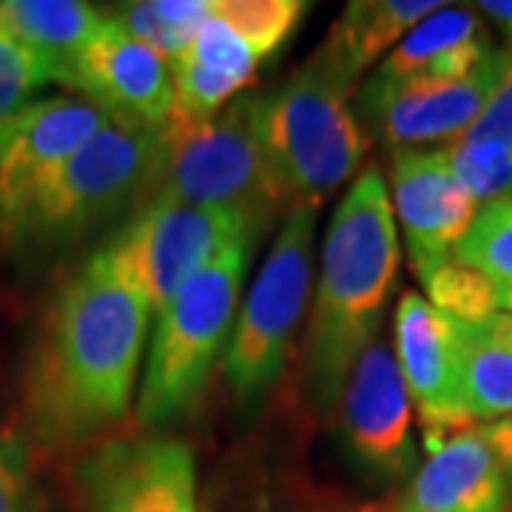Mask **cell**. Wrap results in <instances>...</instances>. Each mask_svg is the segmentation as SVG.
<instances>
[{"label":"cell","mask_w":512,"mask_h":512,"mask_svg":"<svg viewBox=\"0 0 512 512\" xmlns=\"http://www.w3.org/2000/svg\"><path fill=\"white\" fill-rule=\"evenodd\" d=\"M456 180L476 202L512 200V148L493 140H458L450 146Z\"/></svg>","instance_id":"d4e9b609"},{"label":"cell","mask_w":512,"mask_h":512,"mask_svg":"<svg viewBox=\"0 0 512 512\" xmlns=\"http://www.w3.org/2000/svg\"><path fill=\"white\" fill-rule=\"evenodd\" d=\"M493 55V37L478 15L464 6H441L384 57L376 74L387 80L410 74L461 80L478 72Z\"/></svg>","instance_id":"ac0fdd59"},{"label":"cell","mask_w":512,"mask_h":512,"mask_svg":"<svg viewBox=\"0 0 512 512\" xmlns=\"http://www.w3.org/2000/svg\"><path fill=\"white\" fill-rule=\"evenodd\" d=\"M387 512H510V495L481 427L430 450Z\"/></svg>","instance_id":"e0dca14e"},{"label":"cell","mask_w":512,"mask_h":512,"mask_svg":"<svg viewBox=\"0 0 512 512\" xmlns=\"http://www.w3.org/2000/svg\"><path fill=\"white\" fill-rule=\"evenodd\" d=\"M342 441L350 458L376 481H404L419 467L410 433V393L393 345L376 336L350 370L342 393Z\"/></svg>","instance_id":"8fae6325"},{"label":"cell","mask_w":512,"mask_h":512,"mask_svg":"<svg viewBox=\"0 0 512 512\" xmlns=\"http://www.w3.org/2000/svg\"><path fill=\"white\" fill-rule=\"evenodd\" d=\"M453 259L487 276L501 299V311L512 313V200L481 205Z\"/></svg>","instance_id":"603a6c76"},{"label":"cell","mask_w":512,"mask_h":512,"mask_svg":"<svg viewBox=\"0 0 512 512\" xmlns=\"http://www.w3.org/2000/svg\"><path fill=\"white\" fill-rule=\"evenodd\" d=\"M393 208L402 220L410 265L421 282L453 259L476 220L478 202L464 191L447 151H402L390 168Z\"/></svg>","instance_id":"2e32d148"},{"label":"cell","mask_w":512,"mask_h":512,"mask_svg":"<svg viewBox=\"0 0 512 512\" xmlns=\"http://www.w3.org/2000/svg\"><path fill=\"white\" fill-rule=\"evenodd\" d=\"M148 316V296L106 245L57 288L23 376L40 444H83L126 416Z\"/></svg>","instance_id":"6da1fadb"},{"label":"cell","mask_w":512,"mask_h":512,"mask_svg":"<svg viewBox=\"0 0 512 512\" xmlns=\"http://www.w3.org/2000/svg\"><path fill=\"white\" fill-rule=\"evenodd\" d=\"M399 276V231L382 174L365 168L342 197L322 245L305 342V384L316 410L342 399L350 370L379 336Z\"/></svg>","instance_id":"7a4b0ae2"},{"label":"cell","mask_w":512,"mask_h":512,"mask_svg":"<svg viewBox=\"0 0 512 512\" xmlns=\"http://www.w3.org/2000/svg\"><path fill=\"white\" fill-rule=\"evenodd\" d=\"M316 208L296 205L276 234L231 330L222 370L239 404L262 399L279 379L291 339L308 308Z\"/></svg>","instance_id":"52a82bcc"},{"label":"cell","mask_w":512,"mask_h":512,"mask_svg":"<svg viewBox=\"0 0 512 512\" xmlns=\"http://www.w3.org/2000/svg\"><path fill=\"white\" fill-rule=\"evenodd\" d=\"M106 18L80 0H0V32L46 60L63 86Z\"/></svg>","instance_id":"d6986e66"},{"label":"cell","mask_w":512,"mask_h":512,"mask_svg":"<svg viewBox=\"0 0 512 512\" xmlns=\"http://www.w3.org/2000/svg\"><path fill=\"white\" fill-rule=\"evenodd\" d=\"M92 512H197L191 447L168 436H131L97 447L80 467Z\"/></svg>","instance_id":"7c38bea8"},{"label":"cell","mask_w":512,"mask_h":512,"mask_svg":"<svg viewBox=\"0 0 512 512\" xmlns=\"http://www.w3.org/2000/svg\"><path fill=\"white\" fill-rule=\"evenodd\" d=\"M165 163L157 191L205 208L231 211L256 234L288 211L259 140V94H239L205 123L163 128Z\"/></svg>","instance_id":"5b68a950"},{"label":"cell","mask_w":512,"mask_h":512,"mask_svg":"<svg viewBox=\"0 0 512 512\" xmlns=\"http://www.w3.org/2000/svg\"><path fill=\"white\" fill-rule=\"evenodd\" d=\"M254 242L222 248L163 311L148 348L137 419L146 430L177 424L200 404L211 370L231 339Z\"/></svg>","instance_id":"277c9868"},{"label":"cell","mask_w":512,"mask_h":512,"mask_svg":"<svg viewBox=\"0 0 512 512\" xmlns=\"http://www.w3.org/2000/svg\"><path fill=\"white\" fill-rule=\"evenodd\" d=\"M0 512H32L29 453L18 439H0Z\"/></svg>","instance_id":"83f0119b"},{"label":"cell","mask_w":512,"mask_h":512,"mask_svg":"<svg viewBox=\"0 0 512 512\" xmlns=\"http://www.w3.org/2000/svg\"><path fill=\"white\" fill-rule=\"evenodd\" d=\"M256 237L254 228L231 211L191 205L157 191L106 248L143 288L151 311L160 313L222 248Z\"/></svg>","instance_id":"9c48e42d"},{"label":"cell","mask_w":512,"mask_h":512,"mask_svg":"<svg viewBox=\"0 0 512 512\" xmlns=\"http://www.w3.org/2000/svg\"><path fill=\"white\" fill-rule=\"evenodd\" d=\"M356 77L319 46L296 72L259 94V140L288 208H319L359 171L370 137L353 109Z\"/></svg>","instance_id":"3957f363"},{"label":"cell","mask_w":512,"mask_h":512,"mask_svg":"<svg viewBox=\"0 0 512 512\" xmlns=\"http://www.w3.org/2000/svg\"><path fill=\"white\" fill-rule=\"evenodd\" d=\"M464 140H493L512 148V43L498 49V74L487 106Z\"/></svg>","instance_id":"4316f807"},{"label":"cell","mask_w":512,"mask_h":512,"mask_svg":"<svg viewBox=\"0 0 512 512\" xmlns=\"http://www.w3.org/2000/svg\"><path fill=\"white\" fill-rule=\"evenodd\" d=\"M214 0H137L123 3L109 18L174 63L191 46Z\"/></svg>","instance_id":"7402d4cb"},{"label":"cell","mask_w":512,"mask_h":512,"mask_svg":"<svg viewBox=\"0 0 512 512\" xmlns=\"http://www.w3.org/2000/svg\"><path fill=\"white\" fill-rule=\"evenodd\" d=\"M424 285L430 293V305L461 325H478L501 313V299L493 282L478 274L476 268L461 265L456 259L444 262Z\"/></svg>","instance_id":"cb8c5ba5"},{"label":"cell","mask_w":512,"mask_h":512,"mask_svg":"<svg viewBox=\"0 0 512 512\" xmlns=\"http://www.w3.org/2000/svg\"><path fill=\"white\" fill-rule=\"evenodd\" d=\"M461 407L467 419L512 416V313H495L487 322L461 325Z\"/></svg>","instance_id":"ffe728a7"},{"label":"cell","mask_w":512,"mask_h":512,"mask_svg":"<svg viewBox=\"0 0 512 512\" xmlns=\"http://www.w3.org/2000/svg\"><path fill=\"white\" fill-rule=\"evenodd\" d=\"M476 9L481 15H487L490 20L498 23V29L507 37V46L512 43V0H481L476 3Z\"/></svg>","instance_id":"f546056e"},{"label":"cell","mask_w":512,"mask_h":512,"mask_svg":"<svg viewBox=\"0 0 512 512\" xmlns=\"http://www.w3.org/2000/svg\"><path fill=\"white\" fill-rule=\"evenodd\" d=\"M163 163V131L109 120L46 180L6 234L46 242L80 237L137 200L154 197Z\"/></svg>","instance_id":"8992f818"},{"label":"cell","mask_w":512,"mask_h":512,"mask_svg":"<svg viewBox=\"0 0 512 512\" xmlns=\"http://www.w3.org/2000/svg\"><path fill=\"white\" fill-rule=\"evenodd\" d=\"M46 83H55L49 63L0 32V128L32 106L35 92Z\"/></svg>","instance_id":"484cf974"},{"label":"cell","mask_w":512,"mask_h":512,"mask_svg":"<svg viewBox=\"0 0 512 512\" xmlns=\"http://www.w3.org/2000/svg\"><path fill=\"white\" fill-rule=\"evenodd\" d=\"M498 74L495 55L470 77L447 80L433 74H410L387 80L373 74L356 97V114L384 146L421 151V146H456L476 126Z\"/></svg>","instance_id":"30bf717a"},{"label":"cell","mask_w":512,"mask_h":512,"mask_svg":"<svg viewBox=\"0 0 512 512\" xmlns=\"http://www.w3.org/2000/svg\"><path fill=\"white\" fill-rule=\"evenodd\" d=\"M308 12L302 0H214L197 37L171 63L177 123H205L231 106Z\"/></svg>","instance_id":"ba28073f"},{"label":"cell","mask_w":512,"mask_h":512,"mask_svg":"<svg viewBox=\"0 0 512 512\" xmlns=\"http://www.w3.org/2000/svg\"><path fill=\"white\" fill-rule=\"evenodd\" d=\"M111 117L83 97H52L20 111L0 128V225L9 231L74 151Z\"/></svg>","instance_id":"5bb4252c"},{"label":"cell","mask_w":512,"mask_h":512,"mask_svg":"<svg viewBox=\"0 0 512 512\" xmlns=\"http://www.w3.org/2000/svg\"><path fill=\"white\" fill-rule=\"evenodd\" d=\"M66 86L126 126L163 131L177 106L174 69L111 18L80 52Z\"/></svg>","instance_id":"4fadbf2b"},{"label":"cell","mask_w":512,"mask_h":512,"mask_svg":"<svg viewBox=\"0 0 512 512\" xmlns=\"http://www.w3.org/2000/svg\"><path fill=\"white\" fill-rule=\"evenodd\" d=\"M441 6L444 3L436 0H353L322 46L359 80L367 66H373L390 46H399Z\"/></svg>","instance_id":"44dd1931"},{"label":"cell","mask_w":512,"mask_h":512,"mask_svg":"<svg viewBox=\"0 0 512 512\" xmlns=\"http://www.w3.org/2000/svg\"><path fill=\"white\" fill-rule=\"evenodd\" d=\"M393 350L404 384L419 407L427 447H439L470 427L461 407L458 322L433 308L416 291L402 293L393 319Z\"/></svg>","instance_id":"9a60e30c"},{"label":"cell","mask_w":512,"mask_h":512,"mask_svg":"<svg viewBox=\"0 0 512 512\" xmlns=\"http://www.w3.org/2000/svg\"><path fill=\"white\" fill-rule=\"evenodd\" d=\"M481 433L487 444L493 447L498 467L504 473L507 495H510V512H512V416L510 419H495L490 424H481Z\"/></svg>","instance_id":"f1b7e54d"}]
</instances>
